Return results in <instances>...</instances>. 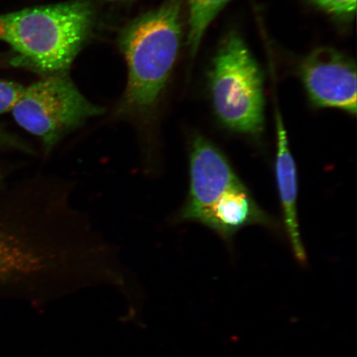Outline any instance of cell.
<instances>
[{
  "mask_svg": "<svg viewBox=\"0 0 357 357\" xmlns=\"http://www.w3.org/2000/svg\"><path fill=\"white\" fill-rule=\"evenodd\" d=\"M24 89L20 84L0 79V114L12 111Z\"/></svg>",
  "mask_w": 357,
  "mask_h": 357,
  "instance_id": "8fae6325",
  "label": "cell"
},
{
  "mask_svg": "<svg viewBox=\"0 0 357 357\" xmlns=\"http://www.w3.org/2000/svg\"><path fill=\"white\" fill-rule=\"evenodd\" d=\"M231 0H188L189 33L187 43L195 55L205 33L218 13Z\"/></svg>",
  "mask_w": 357,
  "mask_h": 357,
  "instance_id": "9c48e42d",
  "label": "cell"
},
{
  "mask_svg": "<svg viewBox=\"0 0 357 357\" xmlns=\"http://www.w3.org/2000/svg\"><path fill=\"white\" fill-rule=\"evenodd\" d=\"M105 111L86 99L65 73L47 75L25 88L12 113L21 128L41 140L47 155L70 133Z\"/></svg>",
  "mask_w": 357,
  "mask_h": 357,
  "instance_id": "277c9868",
  "label": "cell"
},
{
  "mask_svg": "<svg viewBox=\"0 0 357 357\" xmlns=\"http://www.w3.org/2000/svg\"><path fill=\"white\" fill-rule=\"evenodd\" d=\"M199 222L211 227L223 239L229 240L243 227L252 225H271L241 181L231 187L214 203Z\"/></svg>",
  "mask_w": 357,
  "mask_h": 357,
  "instance_id": "ba28073f",
  "label": "cell"
},
{
  "mask_svg": "<svg viewBox=\"0 0 357 357\" xmlns=\"http://www.w3.org/2000/svg\"><path fill=\"white\" fill-rule=\"evenodd\" d=\"M324 10L342 20H351L355 15L356 0H312Z\"/></svg>",
  "mask_w": 357,
  "mask_h": 357,
  "instance_id": "30bf717a",
  "label": "cell"
},
{
  "mask_svg": "<svg viewBox=\"0 0 357 357\" xmlns=\"http://www.w3.org/2000/svg\"><path fill=\"white\" fill-rule=\"evenodd\" d=\"M278 151L275 159V176L282 207L285 229L292 252L298 264L307 266V257L302 242L298 220V176L296 164L290 153L288 134L282 118L275 114Z\"/></svg>",
  "mask_w": 357,
  "mask_h": 357,
  "instance_id": "52a82bcc",
  "label": "cell"
},
{
  "mask_svg": "<svg viewBox=\"0 0 357 357\" xmlns=\"http://www.w3.org/2000/svg\"><path fill=\"white\" fill-rule=\"evenodd\" d=\"M95 12L86 0L25 8L1 15L0 39L16 64L47 75L65 73L91 32Z\"/></svg>",
  "mask_w": 357,
  "mask_h": 357,
  "instance_id": "7a4b0ae2",
  "label": "cell"
},
{
  "mask_svg": "<svg viewBox=\"0 0 357 357\" xmlns=\"http://www.w3.org/2000/svg\"><path fill=\"white\" fill-rule=\"evenodd\" d=\"M240 178L222 151L203 136L191 142L190 190L181 218L199 222L204 213Z\"/></svg>",
  "mask_w": 357,
  "mask_h": 357,
  "instance_id": "8992f818",
  "label": "cell"
},
{
  "mask_svg": "<svg viewBox=\"0 0 357 357\" xmlns=\"http://www.w3.org/2000/svg\"><path fill=\"white\" fill-rule=\"evenodd\" d=\"M0 33H1V15H0Z\"/></svg>",
  "mask_w": 357,
  "mask_h": 357,
  "instance_id": "4fadbf2b",
  "label": "cell"
},
{
  "mask_svg": "<svg viewBox=\"0 0 357 357\" xmlns=\"http://www.w3.org/2000/svg\"><path fill=\"white\" fill-rule=\"evenodd\" d=\"M12 251V239L10 235L0 233V275L10 261Z\"/></svg>",
  "mask_w": 357,
  "mask_h": 357,
  "instance_id": "7c38bea8",
  "label": "cell"
},
{
  "mask_svg": "<svg viewBox=\"0 0 357 357\" xmlns=\"http://www.w3.org/2000/svg\"><path fill=\"white\" fill-rule=\"evenodd\" d=\"M181 6L182 0H166L133 20L119 38L128 79L116 116L134 125L147 159L155 149L156 107L181 47Z\"/></svg>",
  "mask_w": 357,
  "mask_h": 357,
  "instance_id": "6da1fadb",
  "label": "cell"
},
{
  "mask_svg": "<svg viewBox=\"0 0 357 357\" xmlns=\"http://www.w3.org/2000/svg\"><path fill=\"white\" fill-rule=\"evenodd\" d=\"M214 112L222 126L257 136L264 128V78L247 44L231 33L213 58L208 75Z\"/></svg>",
  "mask_w": 357,
  "mask_h": 357,
  "instance_id": "3957f363",
  "label": "cell"
},
{
  "mask_svg": "<svg viewBox=\"0 0 357 357\" xmlns=\"http://www.w3.org/2000/svg\"><path fill=\"white\" fill-rule=\"evenodd\" d=\"M301 75L312 105L356 114V68L349 57L333 48L316 49L303 61Z\"/></svg>",
  "mask_w": 357,
  "mask_h": 357,
  "instance_id": "5b68a950",
  "label": "cell"
}]
</instances>
